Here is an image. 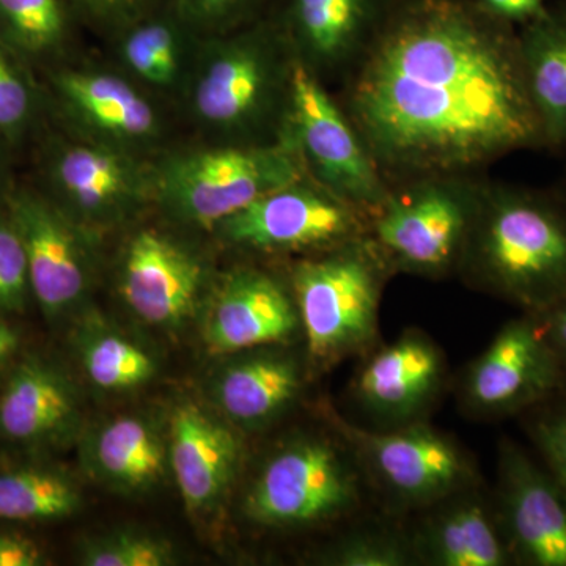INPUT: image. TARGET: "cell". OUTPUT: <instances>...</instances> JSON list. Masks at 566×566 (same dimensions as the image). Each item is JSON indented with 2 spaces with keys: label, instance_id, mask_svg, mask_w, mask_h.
I'll use <instances>...</instances> for the list:
<instances>
[{
  "label": "cell",
  "instance_id": "6da1fadb",
  "mask_svg": "<svg viewBox=\"0 0 566 566\" xmlns=\"http://www.w3.org/2000/svg\"><path fill=\"white\" fill-rule=\"evenodd\" d=\"M334 95L390 188L543 148L517 29L475 0H390Z\"/></svg>",
  "mask_w": 566,
  "mask_h": 566
},
{
  "label": "cell",
  "instance_id": "7a4b0ae2",
  "mask_svg": "<svg viewBox=\"0 0 566 566\" xmlns=\"http://www.w3.org/2000/svg\"><path fill=\"white\" fill-rule=\"evenodd\" d=\"M294 61L289 41L270 17L202 36L178 104L208 144H279Z\"/></svg>",
  "mask_w": 566,
  "mask_h": 566
},
{
  "label": "cell",
  "instance_id": "3957f363",
  "mask_svg": "<svg viewBox=\"0 0 566 566\" xmlns=\"http://www.w3.org/2000/svg\"><path fill=\"white\" fill-rule=\"evenodd\" d=\"M458 277L539 314L566 301V192L486 178Z\"/></svg>",
  "mask_w": 566,
  "mask_h": 566
},
{
  "label": "cell",
  "instance_id": "277c9868",
  "mask_svg": "<svg viewBox=\"0 0 566 566\" xmlns=\"http://www.w3.org/2000/svg\"><path fill=\"white\" fill-rule=\"evenodd\" d=\"M311 374L379 345V312L395 273L370 233L286 266Z\"/></svg>",
  "mask_w": 566,
  "mask_h": 566
},
{
  "label": "cell",
  "instance_id": "5b68a950",
  "mask_svg": "<svg viewBox=\"0 0 566 566\" xmlns=\"http://www.w3.org/2000/svg\"><path fill=\"white\" fill-rule=\"evenodd\" d=\"M153 208L181 230L212 233L264 193L304 177L289 140L271 145H181L151 159Z\"/></svg>",
  "mask_w": 566,
  "mask_h": 566
},
{
  "label": "cell",
  "instance_id": "8992f818",
  "mask_svg": "<svg viewBox=\"0 0 566 566\" xmlns=\"http://www.w3.org/2000/svg\"><path fill=\"white\" fill-rule=\"evenodd\" d=\"M370 493L352 447L333 427L275 447L245 491L243 513L271 531L329 526L359 516Z\"/></svg>",
  "mask_w": 566,
  "mask_h": 566
},
{
  "label": "cell",
  "instance_id": "52a82bcc",
  "mask_svg": "<svg viewBox=\"0 0 566 566\" xmlns=\"http://www.w3.org/2000/svg\"><path fill=\"white\" fill-rule=\"evenodd\" d=\"M486 178L434 175L390 188L368 233L395 274L430 281L457 275Z\"/></svg>",
  "mask_w": 566,
  "mask_h": 566
},
{
  "label": "cell",
  "instance_id": "ba28073f",
  "mask_svg": "<svg viewBox=\"0 0 566 566\" xmlns=\"http://www.w3.org/2000/svg\"><path fill=\"white\" fill-rule=\"evenodd\" d=\"M329 422L352 447L368 488L392 516L416 515L447 495L482 482L471 453L428 420L376 430L331 412Z\"/></svg>",
  "mask_w": 566,
  "mask_h": 566
},
{
  "label": "cell",
  "instance_id": "9c48e42d",
  "mask_svg": "<svg viewBox=\"0 0 566 566\" xmlns=\"http://www.w3.org/2000/svg\"><path fill=\"white\" fill-rule=\"evenodd\" d=\"M41 177L44 192L98 238L153 208L151 159L66 132L44 140Z\"/></svg>",
  "mask_w": 566,
  "mask_h": 566
},
{
  "label": "cell",
  "instance_id": "30bf717a",
  "mask_svg": "<svg viewBox=\"0 0 566 566\" xmlns=\"http://www.w3.org/2000/svg\"><path fill=\"white\" fill-rule=\"evenodd\" d=\"M370 214L314 178L264 193L219 223L211 234L226 248L259 256H307L368 234Z\"/></svg>",
  "mask_w": 566,
  "mask_h": 566
},
{
  "label": "cell",
  "instance_id": "8fae6325",
  "mask_svg": "<svg viewBox=\"0 0 566 566\" xmlns=\"http://www.w3.org/2000/svg\"><path fill=\"white\" fill-rule=\"evenodd\" d=\"M283 140L296 148L308 177L368 214L389 196L390 186L334 92L297 59Z\"/></svg>",
  "mask_w": 566,
  "mask_h": 566
},
{
  "label": "cell",
  "instance_id": "7c38bea8",
  "mask_svg": "<svg viewBox=\"0 0 566 566\" xmlns=\"http://www.w3.org/2000/svg\"><path fill=\"white\" fill-rule=\"evenodd\" d=\"M48 96L71 136L145 159L169 147L161 102L115 66H55Z\"/></svg>",
  "mask_w": 566,
  "mask_h": 566
},
{
  "label": "cell",
  "instance_id": "4fadbf2b",
  "mask_svg": "<svg viewBox=\"0 0 566 566\" xmlns=\"http://www.w3.org/2000/svg\"><path fill=\"white\" fill-rule=\"evenodd\" d=\"M560 367L534 314L521 312L465 365L458 381V401L479 420L521 417L562 394Z\"/></svg>",
  "mask_w": 566,
  "mask_h": 566
},
{
  "label": "cell",
  "instance_id": "5bb4252c",
  "mask_svg": "<svg viewBox=\"0 0 566 566\" xmlns=\"http://www.w3.org/2000/svg\"><path fill=\"white\" fill-rule=\"evenodd\" d=\"M20 230L32 296L48 319L80 311L92 292L98 237L85 230L44 191L18 186L3 193Z\"/></svg>",
  "mask_w": 566,
  "mask_h": 566
},
{
  "label": "cell",
  "instance_id": "9a60e30c",
  "mask_svg": "<svg viewBox=\"0 0 566 566\" xmlns=\"http://www.w3.org/2000/svg\"><path fill=\"white\" fill-rule=\"evenodd\" d=\"M449 385L444 349L419 327H408L390 344L363 357L352 397L370 428L405 427L430 419Z\"/></svg>",
  "mask_w": 566,
  "mask_h": 566
},
{
  "label": "cell",
  "instance_id": "2e32d148",
  "mask_svg": "<svg viewBox=\"0 0 566 566\" xmlns=\"http://www.w3.org/2000/svg\"><path fill=\"white\" fill-rule=\"evenodd\" d=\"M208 279L210 270L202 253L155 227L129 234L118 253V294L148 326L180 327L200 304Z\"/></svg>",
  "mask_w": 566,
  "mask_h": 566
},
{
  "label": "cell",
  "instance_id": "e0dca14e",
  "mask_svg": "<svg viewBox=\"0 0 566 566\" xmlns=\"http://www.w3.org/2000/svg\"><path fill=\"white\" fill-rule=\"evenodd\" d=\"M303 331L286 273L245 263L216 281L203 316V342L212 356L289 345Z\"/></svg>",
  "mask_w": 566,
  "mask_h": 566
},
{
  "label": "cell",
  "instance_id": "ac0fdd59",
  "mask_svg": "<svg viewBox=\"0 0 566 566\" xmlns=\"http://www.w3.org/2000/svg\"><path fill=\"white\" fill-rule=\"evenodd\" d=\"M495 512L513 565L566 566V493L517 442L497 447Z\"/></svg>",
  "mask_w": 566,
  "mask_h": 566
},
{
  "label": "cell",
  "instance_id": "d6986e66",
  "mask_svg": "<svg viewBox=\"0 0 566 566\" xmlns=\"http://www.w3.org/2000/svg\"><path fill=\"white\" fill-rule=\"evenodd\" d=\"M390 0H275L268 17L294 57L337 88L381 28Z\"/></svg>",
  "mask_w": 566,
  "mask_h": 566
},
{
  "label": "cell",
  "instance_id": "ffe728a7",
  "mask_svg": "<svg viewBox=\"0 0 566 566\" xmlns=\"http://www.w3.org/2000/svg\"><path fill=\"white\" fill-rule=\"evenodd\" d=\"M416 515L408 534L417 565H513L493 493H488L482 482L447 495Z\"/></svg>",
  "mask_w": 566,
  "mask_h": 566
},
{
  "label": "cell",
  "instance_id": "44dd1931",
  "mask_svg": "<svg viewBox=\"0 0 566 566\" xmlns=\"http://www.w3.org/2000/svg\"><path fill=\"white\" fill-rule=\"evenodd\" d=\"M169 468L186 509L211 512L232 488L244 455L240 430L202 406H175L167 433Z\"/></svg>",
  "mask_w": 566,
  "mask_h": 566
},
{
  "label": "cell",
  "instance_id": "7402d4cb",
  "mask_svg": "<svg viewBox=\"0 0 566 566\" xmlns=\"http://www.w3.org/2000/svg\"><path fill=\"white\" fill-rule=\"evenodd\" d=\"M289 345L233 354L219 368L211 395L219 415L240 431H260L292 411L311 375L305 354Z\"/></svg>",
  "mask_w": 566,
  "mask_h": 566
},
{
  "label": "cell",
  "instance_id": "603a6c76",
  "mask_svg": "<svg viewBox=\"0 0 566 566\" xmlns=\"http://www.w3.org/2000/svg\"><path fill=\"white\" fill-rule=\"evenodd\" d=\"M115 69L159 102L178 104L202 36L164 0L111 36Z\"/></svg>",
  "mask_w": 566,
  "mask_h": 566
},
{
  "label": "cell",
  "instance_id": "cb8c5ba5",
  "mask_svg": "<svg viewBox=\"0 0 566 566\" xmlns=\"http://www.w3.org/2000/svg\"><path fill=\"white\" fill-rule=\"evenodd\" d=\"M80 423L77 395L61 370L36 357L14 368L0 395V433L21 444H61Z\"/></svg>",
  "mask_w": 566,
  "mask_h": 566
},
{
  "label": "cell",
  "instance_id": "d4e9b609",
  "mask_svg": "<svg viewBox=\"0 0 566 566\" xmlns=\"http://www.w3.org/2000/svg\"><path fill=\"white\" fill-rule=\"evenodd\" d=\"M85 463L96 480L125 494L147 493L170 471L167 439L139 416L117 417L98 428L85 447Z\"/></svg>",
  "mask_w": 566,
  "mask_h": 566
},
{
  "label": "cell",
  "instance_id": "484cf974",
  "mask_svg": "<svg viewBox=\"0 0 566 566\" xmlns=\"http://www.w3.org/2000/svg\"><path fill=\"white\" fill-rule=\"evenodd\" d=\"M528 92L543 148H566V0L547 3L536 20L517 29Z\"/></svg>",
  "mask_w": 566,
  "mask_h": 566
},
{
  "label": "cell",
  "instance_id": "4316f807",
  "mask_svg": "<svg viewBox=\"0 0 566 566\" xmlns=\"http://www.w3.org/2000/svg\"><path fill=\"white\" fill-rule=\"evenodd\" d=\"M77 329L74 345L88 381L107 392H128L150 382L158 371L144 346L118 333L99 316H88Z\"/></svg>",
  "mask_w": 566,
  "mask_h": 566
},
{
  "label": "cell",
  "instance_id": "83f0119b",
  "mask_svg": "<svg viewBox=\"0 0 566 566\" xmlns=\"http://www.w3.org/2000/svg\"><path fill=\"white\" fill-rule=\"evenodd\" d=\"M77 24L71 0H0V40L29 65L61 59Z\"/></svg>",
  "mask_w": 566,
  "mask_h": 566
},
{
  "label": "cell",
  "instance_id": "f1b7e54d",
  "mask_svg": "<svg viewBox=\"0 0 566 566\" xmlns=\"http://www.w3.org/2000/svg\"><path fill=\"white\" fill-rule=\"evenodd\" d=\"M80 488L69 475L46 468L0 471V520L39 523L63 520L81 509Z\"/></svg>",
  "mask_w": 566,
  "mask_h": 566
},
{
  "label": "cell",
  "instance_id": "f546056e",
  "mask_svg": "<svg viewBox=\"0 0 566 566\" xmlns=\"http://www.w3.org/2000/svg\"><path fill=\"white\" fill-rule=\"evenodd\" d=\"M319 551L316 564L326 566H415L408 526L397 523H353Z\"/></svg>",
  "mask_w": 566,
  "mask_h": 566
},
{
  "label": "cell",
  "instance_id": "4dcf8cb0",
  "mask_svg": "<svg viewBox=\"0 0 566 566\" xmlns=\"http://www.w3.org/2000/svg\"><path fill=\"white\" fill-rule=\"evenodd\" d=\"M29 63L0 40V139L20 147L39 128L44 95Z\"/></svg>",
  "mask_w": 566,
  "mask_h": 566
},
{
  "label": "cell",
  "instance_id": "1f68e13d",
  "mask_svg": "<svg viewBox=\"0 0 566 566\" xmlns=\"http://www.w3.org/2000/svg\"><path fill=\"white\" fill-rule=\"evenodd\" d=\"M80 560L87 566H167L177 562L174 546L139 531H114L85 539Z\"/></svg>",
  "mask_w": 566,
  "mask_h": 566
},
{
  "label": "cell",
  "instance_id": "d6a6232c",
  "mask_svg": "<svg viewBox=\"0 0 566 566\" xmlns=\"http://www.w3.org/2000/svg\"><path fill=\"white\" fill-rule=\"evenodd\" d=\"M182 21L200 36L237 31L266 18L275 0H169Z\"/></svg>",
  "mask_w": 566,
  "mask_h": 566
},
{
  "label": "cell",
  "instance_id": "836d02e7",
  "mask_svg": "<svg viewBox=\"0 0 566 566\" xmlns=\"http://www.w3.org/2000/svg\"><path fill=\"white\" fill-rule=\"evenodd\" d=\"M32 296L28 256L6 199H0V315L21 314Z\"/></svg>",
  "mask_w": 566,
  "mask_h": 566
},
{
  "label": "cell",
  "instance_id": "e575fe53",
  "mask_svg": "<svg viewBox=\"0 0 566 566\" xmlns=\"http://www.w3.org/2000/svg\"><path fill=\"white\" fill-rule=\"evenodd\" d=\"M521 419L543 465L566 493V394L536 406Z\"/></svg>",
  "mask_w": 566,
  "mask_h": 566
},
{
  "label": "cell",
  "instance_id": "d590c367",
  "mask_svg": "<svg viewBox=\"0 0 566 566\" xmlns=\"http://www.w3.org/2000/svg\"><path fill=\"white\" fill-rule=\"evenodd\" d=\"M164 0H71L81 24L115 35Z\"/></svg>",
  "mask_w": 566,
  "mask_h": 566
},
{
  "label": "cell",
  "instance_id": "8d00e7d4",
  "mask_svg": "<svg viewBox=\"0 0 566 566\" xmlns=\"http://www.w3.org/2000/svg\"><path fill=\"white\" fill-rule=\"evenodd\" d=\"M495 20L523 28L546 10V0H475Z\"/></svg>",
  "mask_w": 566,
  "mask_h": 566
},
{
  "label": "cell",
  "instance_id": "74e56055",
  "mask_svg": "<svg viewBox=\"0 0 566 566\" xmlns=\"http://www.w3.org/2000/svg\"><path fill=\"white\" fill-rule=\"evenodd\" d=\"M534 315L542 324L543 333L556 354L562 381H564L562 394H566V301Z\"/></svg>",
  "mask_w": 566,
  "mask_h": 566
},
{
  "label": "cell",
  "instance_id": "f35d334b",
  "mask_svg": "<svg viewBox=\"0 0 566 566\" xmlns=\"http://www.w3.org/2000/svg\"><path fill=\"white\" fill-rule=\"evenodd\" d=\"M43 564V553L31 539L0 532V566H39Z\"/></svg>",
  "mask_w": 566,
  "mask_h": 566
},
{
  "label": "cell",
  "instance_id": "ab89813d",
  "mask_svg": "<svg viewBox=\"0 0 566 566\" xmlns=\"http://www.w3.org/2000/svg\"><path fill=\"white\" fill-rule=\"evenodd\" d=\"M18 345H20V337L17 331L11 329L6 323H0V368L18 352Z\"/></svg>",
  "mask_w": 566,
  "mask_h": 566
},
{
  "label": "cell",
  "instance_id": "60d3db41",
  "mask_svg": "<svg viewBox=\"0 0 566 566\" xmlns=\"http://www.w3.org/2000/svg\"><path fill=\"white\" fill-rule=\"evenodd\" d=\"M6 142L0 139V170H2V163H3V148H6Z\"/></svg>",
  "mask_w": 566,
  "mask_h": 566
},
{
  "label": "cell",
  "instance_id": "b9f144b4",
  "mask_svg": "<svg viewBox=\"0 0 566 566\" xmlns=\"http://www.w3.org/2000/svg\"><path fill=\"white\" fill-rule=\"evenodd\" d=\"M562 191L566 192V188H565V189H562Z\"/></svg>",
  "mask_w": 566,
  "mask_h": 566
}]
</instances>
